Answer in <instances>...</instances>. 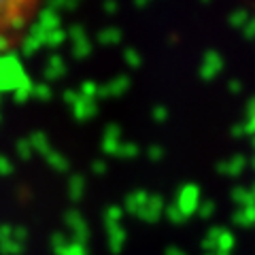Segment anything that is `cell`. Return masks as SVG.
<instances>
[{"label":"cell","instance_id":"6da1fadb","mask_svg":"<svg viewBox=\"0 0 255 255\" xmlns=\"http://www.w3.org/2000/svg\"><path fill=\"white\" fill-rule=\"evenodd\" d=\"M43 0H0V51L15 47L34 23Z\"/></svg>","mask_w":255,"mask_h":255}]
</instances>
